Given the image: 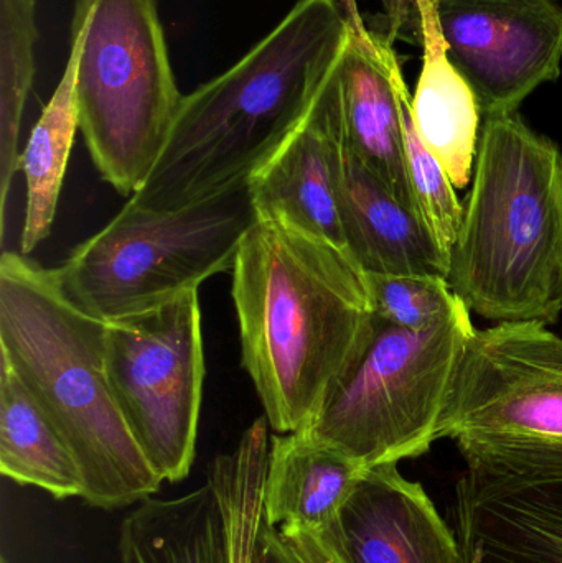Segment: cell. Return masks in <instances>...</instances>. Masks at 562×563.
Instances as JSON below:
<instances>
[{"instance_id":"cell-1","label":"cell","mask_w":562,"mask_h":563,"mask_svg":"<svg viewBox=\"0 0 562 563\" xmlns=\"http://www.w3.org/2000/svg\"><path fill=\"white\" fill-rule=\"evenodd\" d=\"M241 364L276 433L309 429L372 343L375 311L349 254L257 214L231 269Z\"/></svg>"},{"instance_id":"cell-2","label":"cell","mask_w":562,"mask_h":563,"mask_svg":"<svg viewBox=\"0 0 562 563\" xmlns=\"http://www.w3.org/2000/svg\"><path fill=\"white\" fill-rule=\"evenodd\" d=\"M350 38L342 0H299L243 58L184 95L129 203L170 211L247 184L302 124Z\"/></svg>"},{"instance_id":"cell-3","label":"cell","mask_w":562,"mask_h":563,"mask_svg":"<svg viewBox=\"0 0 562 563\" xmlns=\"http://www.w3.org/2000/svg\"><path fill=\"white\" fill-rule=\"evenodd\" d=\"M106 321L66 295L58 271L23 254L0 260V357L55 423L81 470L82 501L121 509L164 479L135 442L109 387Z\"/></svg>"},{"instance_id":"cell-4","label":"cell","mask_w":562,"mask_h":563,"mask_svg":"<svg viewBox=\"0 0 562 563\" xmlns=\"http://www.w3.org/2000/svg\"><path fill=\"white\" fill-rule=\"evenodd\" d=\"M448 282L495 324L560 320L562 152L517 112L484 119Z\"/></svg>"},{"instance_id":"cell-5","label":"cell","mask_w":562,"mask_h":563,"mask_svg":"<svg viewBox=\"0 0 562 563\" xmlns=\"http://www.w3.org/2000/svg\"><path fill=\"white\" fill-rule=\"evenodd\" d=\"M79 131L102 180L131 198L161 157L181 95L157 0H76Z\"/></svg>"},{"instance_id":"cell-6","label":"cell","mask_w":562,"mask_h":563,"mask_svg":"<svg viewBox=\"0 0 562 563\" xmlns=\"http://www.w3.org/2000/svg\"><path fill=\"white\" fill-rule=\"evenodd\" d=\"M256 218L250 181L170 211L128 201L56 271L79 308L102 321L118 320L231 273Z\"/></svg>"},{"instance_id":"cell-7","label":"cell","mask_w":562,"mask_h":563,"mask_svg":"<svg viewBox=\"0 0 562 563\" xmlns=\"http://www.w3.org/2000/svg\"><path fill=\"white\" fill-rule=\"evenodd\" d=\"M464 301L434 327L406 330L375 320L362 361L309 429L323 445L373 466L425 455L438 427L469 338Z\"/></svg>"},{"instance_id":"cell-8","label":"cell","mask_w":562,"mask_h":563,"mask_svg":"<svg viewBox=\"0 0 562 563\" xmlns=\"http://www.w3.org/2000/svg\"><path fill=\"white\" fill-rule=\"evenodd\" d=\"M104 361L115 404L152 468L164 482L187 478L205 380L198 288L106 321Z\"/></svg>"},{"instance_id":"cell-9","label":"cell","mask_w":562,"mask_h":563,"mask_svg":"<svg viewBox=\"0 0 562 563\" xmlns=\"http://www.w3.org/2000/svg\"><path fill=\"white\" fill-rule=\"evenodd\" d=\"M464 563H562V439L461 437Z\"/></svg>"},{"instance_id":"cell-10","label":"cell","mask_w":562,"mask_h":563,"mask_svg":"<svg viewBox=\"0 0 562 563\" xmlns=\"http://www.w3.org/2000/svg\"><path fill=\"white\" fill-rule=\"evenodd\" d=\"M562 439V338L538 321L475 330L438 427L439 439Z\"/></svg>"},{"instance_id":"cell-11","label":"cell","mask_w":562,"mask_h":563,"mask_svg":"<svg viewBox=\"0 0 562 563\" xmlns=\"http://www.w3.org/2000/svg\"><path fill=\"white\" fill-rule=\"evenodd\" d=\"M449 59L477 98L482 118L515 114L562 62L557 0H434Z\"/></svg>"},{"instance_id":"cell-12","label":"cell","mask_w":562,"mask_h":563,"mask_svg":"<svg viewBox=\"0 0 562 563\" xmlns=\"http://www.w3.org/2000/svg\"><path fill=\"white\" fill-rule=\"evenodd\" d=\"M326 536L346 563H464L459 539L398 463L368 468Z\"/></svg>"},{"instance_id":"cell-13","label":"cell","mask_w":562,"mask_h":563,"mask_svg":"<svg viewBox=\"0 0 562 563\" xmlns=\"http://www.w3.org/2000/svg\"><path fill=\"white\" fill-rule=\"evenodd\" d=\"M340 66L302 124L250 178V191L260 217L279 218L346 253L333 180L342 125Z\"/></svg>"},{"instance_id":"cell-14","label":"cell","mask_w":562,"mask_h":563,"mask_svg":"<svg viewBox=\"0 0 562 563\" xmlns=\"http://www.w3.org/2000/svg\"><path fill=\"white\" fill-rule=\"evenodd\" d=\"M405 85L392 42L365 22L352 25L340 66L343 139L396 198L418 213L406 162Z\"/></svg>"},{"instance_id":"cell-15","label":"cell","mask_w":562,"mask_h":563,"mask_svg":"<svg viewBox=\"0 0 562 563\" xmlns=\"http://www.w3.org/2000/svg\"><path fill=\"white\" fill-rule=\"evenodd\" d=\"M333 180L346 253L363 274L448 279L449 261L421 217L350 151L342 125L333 151Z\"/></svg>"},{"instance_id":"cell-16","label":"cell","mask_w":562,"mask_h":563,"mask_svg":"<svg viewBox=\"0 0 562 563\" xmlns=\"http://www.w3.org/2000/svg\"><path fill=\"white\" fill-rule=\"evenodd\" d=\"M368 466L306 432L271 437L264 522L280 534H326Z\"/></svg>"},{"instance_id":"cell-17","label":"cell","mask_w":562,"mask_h":563,"mask_svg":"<svg viewBox=\"0 0 562 563\" xmlns=\"http://www.w3.org/2000/svg\"><path fill=\"white\" fill-rule=\"evenodd\" d=\"M416 10L422 68L411 98L412 122L422 144L442 165L455 190H464L474 177L481 108L471 86L449 59L434 2L416 0Z\"/></svg>"},{"instance_id":"cell-18","label":"cell","mask_w":562,"mask_h":563,"mask_svg":"<svg viewBox=\"0 0 562 563\" xmlns=\"http://www.w3.org/2000/svg\"><path fill=\"white\" fill-rule=\"evenodd\" d=\"M121 563H230L227 521L210 482L175 499L148 498L125 516Z\"/></svg>"},{"instance_id":"cell-19","label":"cell","mask_w":562,"mask_h":563,"mask_svg":"<svg viewBox=\"0 0 562 563\" xmlns=\"http://www.w3.org/2000/svg\"><path fill=\"white\" fill-rule=\"evenodd\" d=\"M0 473L56 499L82 498L85 482L68 443L0 357Z\"/></svg>"},{"instance_id":"cell-20","label":"cell","mask_w":562,"mask_h":563,"mask_svg":"<svg viewBox=\"0 0 562 563\" xmlns=\"http://www.w3.org/2000/svg\"><path fill=\"white\" fill-rule=\"evenodd\" d=\"M78 131L76 48L71 45L62 79L19 157V170L25 177L26 187L25 220L20 234V254L23 256H29L52 233Z\"/></svg>"},{"instance_id":"cell-21","label":"cell","mask_w":562,"mask_h":563,"mask_svg":"<svg viewBox=\"0 0 562 563\" xmlns=\"http://www.w3.org/2000/svg\"><path fill=\"white\" fill-rule=\"evenodd\" d=\"M35 0H0V220L5 231L10 184L19 172V135L35 79Z\"/></svg>"},{"instance_id":"cell-22","label":"cell","mask_w":562,"mask_h":563,"mask_svg":"<svg viewBox=\"0 0 562 563\" xmlns=\"http://www.w3.org/2000/svg\"><path fill=\"white\" fill-rule=\"evenodd\" d=\"M411 98L408 86L403 88V104H405L406 162H408L409 185L416 210L422 223L431 233L441 253L451 266V254L458 240L459 228L464 217V205L459 201L455 187L445 174L442 165L434 155L426 148L416 132L411 114Z\"/></svg>"},{"instance_id":"cell-23","label":"cell","mask_w":562,"mask_h":563,"mask_svg":"<svg viewBox=\"0 0 562 563\" xmlns=\"http://www.w3.org/2000/svg\"><path fill=\"white\" fill-rule=\"evenodd\" d=\"M363 279L375 317L406 330L434 327L462 301L444 276L363 274Z\"/></svg>"},{"instance_id":"cell-24","label":"cell","mask_w":562,"mask_h":563,"mask_svg":"<svg viewBox=\"0 0 562 563\" xmlns=\"http://www.w3.org/2000/svg\"><path fill=\"white\" fill-rule=\"evenodd\" d=\"M276 532L284 552L293 563H346L326 534H313V532L280 534V532Z\"/></svg>"},{"instance_id":"cell-25","label":"cell","mask_w":562,"mask_h":563,"mask_svg":"<svg viewBox=\"0 0 562 563\" xmlns=\"http://www.w3.org/2000/svg\"><path fill=\"white\" fill-rule=\"evenodd\" d=\"M386 15H388V38L416 36L419 42V15L416 10V0H383ZM434 2V0H432Z\"/></svg>"},{"instance_id":"cell-26","label":"cell","mask_w":562,"mask_h":563,"mask_svg":"<svg viewBox=\"0 0 562 563\" xmlns=\"http://www.w3.org/2000/svg\"><path fill=\"white\" fill-rule=\"evenodd\" d=\"M253 563H293L284 552L279 539L273 529L267 528L266 522L260 532L257 539L256 551H254Z\"/></svg>"},{"instance_id":"cell-27","label":"cell","mask_w":562,"mask_h":563,"mask_svg":"<svg viewBox=\"0 0 562 563\" xmlns=\"http://www.w3.org/2000/svg\"><path fill=\"white\" fill-rule=\"evenodd\" d=\"M343 9H345L346 16H349L350 23L356 25V23L363 22V16L360 15L359 5L356 0H342Z\"/></svg>"},{"instance_id":"cell-28","label":"cell","mask_w":562,"mask_h":563,"mask_svg":"<svg viewBox=\"0 0 562 563\" xmlns=\"http://www.w3.org/2000/svg\"><path fill=\"white\" fill-rule=\"evenodd\" d=\"M2 563H7V561H3Z\"/></svg>"}]
</instances>
